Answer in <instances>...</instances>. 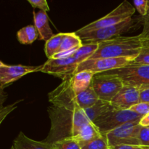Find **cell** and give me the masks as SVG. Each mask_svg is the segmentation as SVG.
<instances>
[{"label": "cell", "mask_w": 149, "mask_h": 149, "mask_svg": "<svg viewBox=\"0 0 149 149\" xmlns=\"http://www.w3.org/2000/svg\"><path fill=\"white\" fill-rule=\"evenodd\" d=\"M98 100V97L95 93L91 85L87 90L78 93L76 96V101L77 105L81 109H86L92 107Z\"/></svg>", "instance_id": "19"}, {"label": "cell", "mask_w": 149, "mask_h": 149, "mask_svg": "<svg viewBox=\"0 0 149 149\" xmlns=\"http://www.w3.org/2000/svg\"><path fill=\"white\" fill-rule=\"evenodd\" d=\"M110 149H148L146 147H143L141 146L134 145H119L116 146L111 147Z\"/></svg>", "instance_id": "32"}, {"label": "cell", "mask_w": 149, "mask_h": 149, "mask_svg": "<svg viewBox=\"0 0 149 149\" xmlns=\"http://www.w3.org/2000/svg\"><path fill=\"white\" fill-rule=\"evenodd\" d=\"M4 65V63H3L2 62H1V61H0V66H1V65Z\"/></svg>", "instance_id": "35"}, {"label": "cell", "mask_w": 149, "mask_h": 149, "mask_svg": "<svg viewBox=\"0 0 149 149\" xmlns=\"http://www.w3.org/2000/svg\"><path fill=\"white\" fill-rule=\"evenodd\" d=\"M80 146L81 149H110L106 137L103 135L85 143Z\"/></svg>", "instance_id": "22"}, {"label": "cell", "mask_w": 149, "mask_h": 149, "mask_svg": "<svg viewBox=\"0 0 149 149\" xmlns=\"http://www.w3.org/2000/svg\"><path fill=\"white\" fill-rule=\"evenodd\" d=\"M135 8L134 6L127 1H124L121 3L117 7L112 10L111 12L106 15L104 17L95 20V21L86 25L84 27L79 29L77 32V34L85 33L90 31L96 30V29H102V28L108 27V26H113L121 23L124 20L132 17L135 14Z\"/></svg>", "instance_id": "5"}, {"label": "cell", "mask_w": 149, "mask_h": 149, "mask_svg": "<svg viewBox=\"0 0 149 149\" xmlns=\"http://www.w3.org/2000/svg\"><path fill=\"white\" fill-rule=\"evenodd\" d=\"M33 8L40 9L41 11L47 13L49 11V7L46 0H28Z\"/></svg>", "instance_id": "29"}, {"label": "cell", "mask_w": 149, "mask_h": 149, "mask_svg": "<svg viewBox=\"0 0 149 149\" xmlns=\"http://www.w3.org/2000/svg\"><path fill=\"white\" fill-rule=\"evenodd\" d=\"M10 149H13V148H12V147H11V148H10Z\"/></svg>", "instance_id": "36"}, {"label": "cell", "mask_w": 149, "mask_h": 149, "mask_svg": "<svg viewBox=\"0 0 149 149\" xmlns=\"http://www.w3.org/2000/svg\"><path fill=\"white\" fill-rule=\"evenodd\" d=\"M53 149H81L79 143L74 138L58 141L52 144Z\"/></svg>", "instance_id": "23"}, {"label": "cell", "mask_w": 149, "mask_h": 149, "mask_svg": "<svg viewBox=\"0 0 149 149\" xmlns=\"http://www.w3.org/2000/svg\"><path fill=\"white\" fill-rule=\"evenodd\" d=\"M1 123H0V125H1Z\"/></svg>", "instance_id": "37"}, {"label": "cell", "mask_w": 149, "mask_h": 149, "mask_svg": "<svg viewBox=\"0 0 149 149\" xmlns=\"http://www.w3.org/2000/svg\"><path fill=\"white\" fill-rule=\"evenodd\" d=\"M133 4L141 17H143L147 14L148 10V0H135L133 1Z\"/></svg>", "instance_id": "26"}, {"label": "cell", "mask_w": 149, "mask_h": 149, "mask_svg": "<svg viewBox=\"0 0 149 149\" xmlns=\"http://www.w3.org/2000/svg\"><path fill=\"white\" fill-rule=\"evenodd\" d=\"M17 103H18V102H15V103H13V104L11 105L4 106V109H3L2 110L0 111V123H2L3 121L6 119V117H7L10 113H12L15 109H17Z\"/></svg>", "instance_id": "30"}, {"label": "cell", "mask_w": 149, "mask_h": 149, "mask_svg": "<svg viewBox=\"0 0 149 149\" xmlns=\"http://www.w3.org/2000/svg\"><path fill=\"white\" fill-rule=\"evenodd\" d=\"M148 39L141 35L133 36H118L98 43V49L89 59L106 58H135Z\"/></svg>", "instance_id": "2"}, {"label": "cell", "mask_w": 149, "mask_h": 149, "mask_svg": "<svg viewBox=\"0 0 149 149\" xmlns=\"http://www.w3.org/2000/svg\"><path fill=\"white\" fill-rule=\"evenodd\" d=\"M100 135H102V134L100 133L96 125L93 122H89L80 129L78 135L74 138L79 143V145L81 146Z\"/></svg>", "instance_id": "18"}, {"label": "cell", "mask_w": 149, "mask_h": 149, "mask_svg": "<svg viewBox=\"0 0 149 149\" xmlns=\"http://www.w3.org/2000/svg\"><path fill=\"white\" fill-rule=\"evenodd\" d=\"M91 86L99 100L111 103L123 88L124 84L120 79L114 76L96 74L92 80Z\"/></svg>", "instance_id": "7"}, {"label": "cell", "mask_w": 149, "mask_h": 149, "mask_svg": "<svg viewBox=\"0 0 149 149\" xmlns=\"http://www.w3.org/2000/svg\"><path fill=\"white\" fill-rule=\"evenodd\" d=\"M100 74L118 77L125 86L136 87L140 90L149 88V65L131 63L123 68Z\"/></svg>", "instance_id": "3"}, {"label": "cell", "mask_w": 149, "mask_h": 149, "mask_svg": "<svg viewBox=\"0 0 149 149\" xmlns=\"http://www.w3.org/2000/svg\"><path fill=\"white\" fill-rule=\"evenodd\" d=\"M7 98V94L4 91V87L0 85V111L4 108V103Z\"/></svg>", "instance_id": "33"}, {"label": "cell", "mask_w": 149, "mask_h": 149, "mask_svg": "<svg viewBox=\"0 0 149 149\" xmlns=\"http://www.w3.org/2000/svg\"><path fill=\"white\" fill-rule=\"evenodd\" d=\"M140 125L142 127H149V113L146 116H143L140 121Z\"/></svg>", "instance_id": "34"}, {"label": "cell", "mask_w": 149, "mask_h": 149, "mask_svg": "<svg viewBox=\"0 0 149 149\" xmlns=\"http://www.w3.org/2000/svg\"><path fill=\"white\" fill-rule=\"evenodd\" d=\"M13 149H53L52 146L43 141L32 140L20 132L13 141Z\"/></svg>", "instance_id": "16"}, {"label": "cell", "mask_w": 149, "mask_h": 149, "mask_svg": "<svg viewBox=\"0 0 149 149\" xmlns=\"http://www.w3.org/2000/svg\"><path fill=\"white\" fill-rule=\"evenodd\" d=\"M148 148V149H149V148Z\"/></svg>", "instance_id": "38"}, {"label": "cell", "mask_w": 149, "mask_h": 149, "mask_svg": "<svg viewBox=\"0 0 149 149\" xmlns=\"http://www.w3.org/2000/svg\"><path fill=\"white\" fill-rule=\"evenodd\" d=\"M33 22L34 26L36 27L39 38L41 40L47 42L54 36L53 32L49 26V17L47 13L43 11H39L38 13H33Z\"/></svg>", "instance_id": "15"}, {"label": "cell", "mask_w": 149, "mask_h": 149, "mask_svg": "<svg viewBox=\"0 0 149 149\" xmlns=\"http://www.w3.org/2000/svg\"><path fill=\"white\" fill-rule=\"evenodd\" d=\"M140 103H149V88L140 90Z\"/></svg>", "instance_id": "31"}, {"label": "cell", "mask_w": 149, "mask_h": 149, "mask_svg": "<svg viewBox=\"0 0 149 149\" xmlns=\"http://www.w3.org/2000/svg\"><path fill=\"white\" fill-rule=\"evenodd\" d=\"M135 25V20L132 17L117 24L96 30L90 31L85 33L77 34L81 41L87 43H100L104 41L110 40L113 38L120 36L132 29Z\"/></svg>", "instance_id": "6"}, {"label": "cell", "mask_w": 149, "mask_h": 149, "mask_svg": "<svg viewBox=\"0 0 149 149\" xmlns=\"http://www.w3.org/2000/svg\"><path fill=\"white\" fill-rule=\"evenodd\" d=\"M39 33L34 26H27L17 31V38L22 45H31L37 39Z\"/></svg>", "instance_id": "20"}, {"label": "cell", "mask_w": 149, "mask_h": 149, "mask_svg": "<svg viewBox=\"0 0 149 149\" xmlns=\"http://www.w3.org/2000/svg\"><path fill=\"white\" fill-rule=\"evenodd\" d=\"M142 126L140 122H131L125 124L105 135L109 147L119 145L139 146L138 134Z\"/></svg>", "instance_id": "9"}, {"label": "cell", "mask_w": 149, "mask_h": 149, "mask_svg": "<svg viewBox=\"0 0 149 149\" xmlns=\"http://www.w3.org/2000/svg\"><path fill=\"white\" fill-rule=\"evenodd\" d=\"M42 65L39 66H27L16 65H7L4 64L0 66V85L7 86L28 74L40 71Z\"/></svg>", "instance_id": "12"}, {"label": "cell", "mask_w": 149, "mask_h": 149, "mask_svg": "<svg viewBox=\"0 0 149 149\" xmlns=\"http://www.w3.org/2000/svg\"><path fill=\"white\" fill-rule=\"evenodd\" d=\"M143 116L130 109H118L112 108L97 117L93 123L96 125L102 135L131 122L141 121Z\"/></svg>", "instance_id": "4"}, {"label": "cell", "mask_w": 149, "mask_h": 149, "mask_svg": "<svg viewBox=\"0 0 149 149\" xmlns=\"http://www.w3.org/2000/svg\"><path fill=\"white\" fill-rule=\"evenodd\" d=\"M64 33H60L55 34L50 39L46 42L45 47V52L48 59H52L59 51L61 47V42Z\"/></svg>", "instance_id": "21"}, {"label": "cell", "mask_w": 149, "mask_h": 149, "mask_svg": "<svg viewBox=\"0 0 149 149\" xmlns=\"http://www.w3.org/2000/svg\"><path fill=\"white\" fill-rule=\"evenodd\" d=\"M130 110L144 116L149 113V103H139L132 106Z\"/></svg>", "instance_id": "27"}, {"label": "cell", "mask_w": 149, "mask_h": 149, "mask_svg": "<svg viewBox=\"0 0 149 149\" xmlns=\"http://www.w3.org/2000/svg\"><path fill=\"white\" fill-rule=\"evenodd\" d=\"M132 63L149 65V40L146 42L141 53L135 58Z\"/></svg>", "instance_id": "24"}, {"label": "cell", "mask_w": 149, "mask_h": 149, "mask_svg": "<svg viewBox=\"0 0 149 149\" xmlns=\"http://www.w3.org/2000/svg\"><path fill=\"white\" fill-rule=\"evenodd\" d=\"M51 127L45 142L51 144L66 138H75L81 127L91 122L84 109L75 110L51 105L47 109Z\"/></svg>", "instance_id": "1"}, {"label": "cell", "mask_w": 149, "mask_h": 149, "mask_svg": "<svg viewBox=\"0 0 149 149\" xmlns=\"http://www.w3.org/2000/svg\"><path fill=\"white\" fill-rule=\"evenodd\" d=\"M140 103V90L130 86H125L111 101L115 109H130Z\"/></svg>", "instance_id": "13"}, {"label": "cell", "mask_w": 149, "mask_h": 149, "mask_svg": "<svg viewBox=\"0 0 149 149\" xmlns=\"http://www.w3.org/2000/svg\"><path fill=\"white\" fill-rule=\"evenodd\" d=\"M72 77L63 79L61 84L48 94L49 101L52 106L71 110L79 108L76 101L77 94L72 87Z\"/></svg>", "instance_id": "10"}, {"label": "cell", "mask_w": 149, "mask_h": 149, "mask_svg": "<svg viewBox=\"0 0 149 149\" xmlns=\"http://www.w3.org/2000/svg\"><path fill=\"white\" fill-rule=\"evenodd\" d=\"M139 146L149 148V127H142L138 134Z\"/></svg>", "instance_id": "25"}, {"label": "cell", "mask_w": 149, "mask_h": 149, "mask_svg": "<svg viewBox=\"0 0 149 149\" xmlns=\"http://www.w3.org/2000/svg\"><path fill=\"white\" fill-rule=\"evenodd\" d=\"M82 45V41L77 33H64L59 51L52 58H62L69 56Z\"/></svg>", "instance_id": "14"}, {"label": "cell", "mask_w": 149, "mask_h": 149, "mask_svg": "<svg viewBox=\"0 0 149 149\" xmlns=\"http://www.w3.org/2000/svg\"><path fill=\"white\" fill-rule=\"evenodd\" d=\"M95 74L90 71H81L72 77V87L76 94L87 90L90 87Z\"/></svg>", "instance_id": "17"}, {"label": "cell", "mask_w": 149, "mask_h": 149, "mask_svg": "<svg viewBox=\"0 0 149 149\" xmlns=\"http://www.w3.org/2000/svg\"><path fill=\"white\" fill-rule=\"evenodd\" d=\"M134 58H106L87 59L77 67L75 74L81 71H90L93 74H100L106 71L123 68L132 63Z\"/></svg>", "instance_id": "8"}, {"label": "cell", "mask_w": 149, "mask_h": 149, "mask_svg": "<svg viewBox=\"0 0 149 149\" xmlns=\"http://www.w3.org/2000/svg\"><path fill=\"white\" fill-rule=\"evenodd\" d=\"M143 25V31L140 35L144 39L149 40V0H148V10L147 14L143 17H141V20Z\"/></svg>", "instance_id": "28"}, {"label": "cell", "mask_w": 149, "mask_h": 149, "mask_svg": "<svg viewBox=\"0 0 149 149\" xmlns=\"http://www.w3.org/2000/svg\"><path fill=\"white\" fill-rule=\"evenodd\" d=\"M79 64V61L71 54L65 58L48 59L47 61L42 65L40 71L52 74L63 79L66 77L74 76Z\"/></svg>", "instance_id": "11"}]
</instances>
